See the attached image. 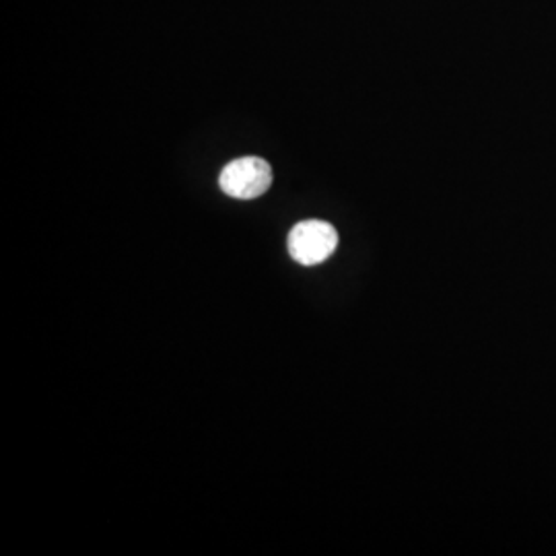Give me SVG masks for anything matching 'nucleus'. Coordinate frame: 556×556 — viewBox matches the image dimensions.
I'll use <instances>...</instances> for the list:
<instances>
[{"mask_svg":"<svg viewBox=\"0 0 556 556\" xmlns=\"http://www.w3.org/2000/svg\"><path fill=\"white\" fill-rule=\"evenodd\" d=\"M287 248L301 266H316L337 252V229L326 220H301L291 229Z\"/></svg>","mask_w":556,"mask_h":556,"instance_id":"f257e3e1","label":"nucleus"},{"mask_svg":"<svg viewBox=\"0 0 556 556\" xmlns=\"http://www.w3.org/2000/svg\"><path fill=\"white\" fill-rule=\"evenodd\" d=\"M219 186L231 199H260L273 186V167L260 157L231 161L220 172Z\"/></svg>","mask_w":556,"mask_h":556,"instance_id":"f03ea898","label":"nucleus"}]
</instances>
